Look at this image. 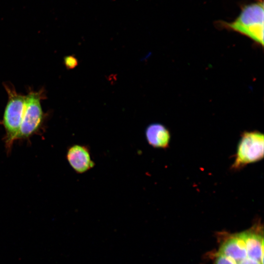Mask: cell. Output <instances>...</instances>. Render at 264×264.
Segmentation results:
<instances>
[{
  "label": "cell",
  "instance_id": "8fae6325",
  "mask_svg": "<svg viewBox=\"0 0 264 264\" xmlns=\"http://www.w3.org/2000/svg\"><path fill=\"white\" fill-rule=\"evenodd\" d=\"M238 264H261L259 262L248 258H246Z\"/></svg>",
  "mask_w": 264,
  "mask_h": 264
},
{
  "label": "cell",
  "instance_id": "5b68a950",
  "mask_svg": "<svg viewBox=\"0 0 264 264\" xmlns=\"http://www.w3.org/2000/svg\"><path fill=\"white\" fill-rule=\"evenodd\" d=\"M66 158L73 170L77 174H83L95 166L88 145L75 144L69 146Z\"/></svg>",
  "mask_w": 264,
  "mask_h": 264
},
{
  "label": "cell",
  "instance_id": "277c9868",
  "mask_svg": "<svg viewBox=\"0 0 264 264\" xmlns=\"http://www.w3.org/2000/svg\"><path fill=\"white\" fill-rule=\"evenodd\" d=\"M43 96L42 90L30 91L25 96L24 112L16 140L28 139L40 131L44 119L41 103Z\"/></svg>",
  "mask_w": 264,
  "mask_h": 264
},
{
  "label": "cell",
  "instance_id": "3957f363",
  "mask_svg": "<svg viewBox=\"0 0 264 264\" xmlns=\"http://www.w3.org/2000/svg\"><path fill=\"white\" fill-rule=\"evenodd\" d=\"M264 137L257 131H245L238 143L234 161L231 166L238 171L248 164L259 161L264 158Z\"/></svg>",
  "mask_w": 264,
  "mask_h": 264
},
{
  "label": "cell",
  "instance_id": "7a4b0ae2",
  "mask_svg": "<svg viewBox=\"0 0 264 264\" xmlns=\"http://www.w3.org/2000/svg\"><path fill=\"white\" fill-rule=\"evenodd\" d=\"M5 87L8 100L1 124L5 131L4 140L6 151L10 153L21 126L24 110L25 96L17 93L13 88L7 85Z\"/></svg>",
  "mask_w": 264,
  "mask_h": 264
},
{
  "label": "cell",
  "instance_id": "8992f818",
  "mask_svg": "<svg viewBox=\"0 0 264 264\" xmlns=\"http://www.w3.org/2000/svg\"><path fill=\"white\" fill-rule=\"evenodd\" d=\"M217 254L226 256L236 264L247 258L245 243L240 233L231 236L225 241Z\"/></svg>",
  "mask_w": 264,
  "mask_h": 264
},
{
  "label": "cell",
  "instance_id": "30bf717a",
  "mask_svg": "<svg viewBox=\"0 0 264 264\" xmlns=\"http://www.w3.org/2000/svg\"><path fill=\"white\" fill-rule=\"evenodd\" d=\"M213 264H236L229 258L221 255L217 254L216 258Z\"/></svg>",
  "mask_w": 264,
  "mask_h": 264
},
{
  "label": "cell",
  "instance_id": "9c48e42d",
  "mask_svg": "<svg viewBox=\"0 0 264 264\" xmlns=\"http://www.w3.org/2000/svg\"><path fill=\"white\" fill-rule=\"evenodd\" d=\"M64 63L66 67L68 69H73L78 65L77 59L72 55L65 57L64 58Z\"/></svg>",
  "mask_w": 264,
  "mask_h": 264
},
{
  "label": "cell",
  "instance_id": "52a82bcc",
  "mask_svg": "<svg viewBox=\"0 0 264 264\" xmlns=\"http://www.w3.org/2000/svg\"><path fill=\"white\" fill-rule=\"evenodd\" d=\"M240 234L244 241L247 258L264 264V239L263 235L250 229Z\"/></svg>",
  "mask_w": 264,
  "mask_h": 264
},
{
  "label": "cell",
  "instance_id": "6da1fadb",
  "mask_svg": "<svg viewBox=\"0 0 264 264\" xmlns=\"http://www.w3.org/2000/svg\"><path fill=\"white\" fill-rule=\"evenodd\" d=\"M264 9L263 0L244 5L238 17L231 22H220L225 28L237 32L264 45Z\"/></svg>",
  "mask_w": 264,
  "mask_h": 264
},
{
  "label": "cell",
  "instance_id": "ba28073f",
  "mask_svg": "<svg viewBox=\"0 0 264 264\" xmlns=\"http://www.w3.org/2000/svg\"><path fill=\"white\" fill-rule=\"evenodd\" d=\"M147 143L152 147L157 149H167L171 140V134L169 130L163 124L158 123L148 125L145 131Z\"/></svg>",
  "mask_w": 264,
  "mask_h": 264
}]
</instances>
